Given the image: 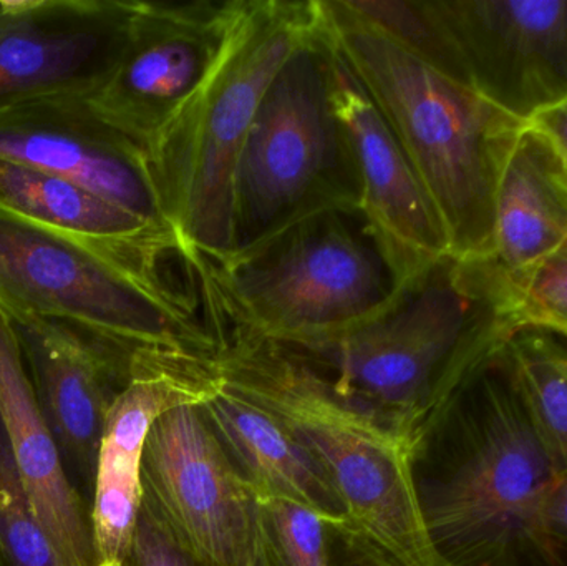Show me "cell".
<instances>
[{
  "label": "cell",
  "instance_id": "cell-7",
  "mask_svg": "<svg viewBox=\"0 0 567 566\" xmlns=\"http://www.w3.org/2000/svg\"><path fill=\"white\" fill-rule=\"evenodd\" d=\"M192 278L255 335L292 349L339 338L402 289L362 213H326L235 265L179 255Z\"/></svg>",
  "mask_w": 567,
  "mask_h": 566
},
{
  "label": "cell",
  "instance_id": "cell-28",
  "mask_svg": "<svg viewBox=\"0 0 567 566\" xmlns=\"http://www.w3.org/2000/svg\"><path fill=\"white\" fill-rule=\"evenodd\" d=\"M529 126L548 140L556 155L567 166V99L559 102L558 105L538 113L529 122Z\"/></svg>",
  "mask_w": 567,
  "mask_h": 566
},
{
  "label": "cell",
  "instance_id": "cell-17",
  "mask_svg": "<svg viewBox=\"0 0 567 566\" xmlns=\"http://www.w3.org/2000/svg\"><path fill=\"white\" fill-rule=\"evenodd\" d=\"M0 418L37 517L62 566H102L92 514L70 487L20 354L0 308Z\"/></svg>",
  "mask_w": 567,
  "mask_h": 566
},
{
  "label": "cell",
  "instance_id": "cell-12",
  "mask_svg": "<svg viewBox=\"0 0 567 566\" xmlns=\"http://www.w3.org/2000/svg\"><path fill=\"white\" fill-rule=\"evenodd\" d=\"M136 0H0V112L95 95L128 45Z\"/></svg>",
  "mask_w": 567,
  "mask_h": 566
},
{
  "label": "cell",
  "instance_id": "cell-1",
  "mask_svg": "<svg viewBox=\"0 0 567 566\" xmlns=\"http://www.w3.org/2000/svg\"><path fill=\"white\" fill-rule=\"evenodd\" d=\"M215 339L219 384L271 414L310 452L336 488L342 537L379 566H449L426 528L412 435L337 391L302 356L255 335L199 288Z\"/></svg>",
  "mask_w": 567,
  "mask_h": 566
},
{
  "label": "cell",
  "instance_id": "cell-4",
  "mask_svg": "<svg viewBox=\"0 0 567 566\" xmlns=\"http://www.w3.org/2000/svg\"><path fill=\"white\" fill-rule=\"evenodd\" d=\"M515 335L503 315L499 285L485 259H439L405 282L389 308L307 349L340 394L415 439L423 425L486 356Z\"/></svg>",
  "mask_w": 567,
  "mask_h": 566
},
{
  "label": "cell",
  "instance_id": "cell-3",
  "mask_svg": "<svg viewBox=\"0 0 567 566\" xmlns=\"http://www.w3.org/2000/svg\"><path fill=\"white\" fill-rule=\"evenodd\" d=\"M323 29L395 133L463 261L492 253L499 179L528 123L436 72L353 16L320 2Z\"/></svg>",
  "mask_w": 567,
  "mask_h": 566
},
{
  "label": "cell",
  "instance_id": "cell-21",
  "mask_svg": "<svg viewBox=\"0 0 567 566\" xmlns=\"http://www.w3.org/2000/svg\"><path fill=\"white\" fill-rule=\"evenodd\" d=\"M506 351L543 434L567 467V339L523 329L506 341Z\"/></svg>",
  "mask_w": 567,
  "mask_h": 566
},
{
  "label": "cell",
  "instance_id": "cell-15",
  "mask_svg": "<svg viewBox=\"0 0 567 566\" xmlns=\"http://www.w3.org/2000/svg\"><path fill=\"white\" fill-rule=\"evenodd\" d=\"M333 105L359 173L360 213L405 285L450 255L445 226L395 133L337 52Z\"/></svg>",
  "mask_w": 567,
  "mask_h": 566
},
{
  "label": "cell",
  "instance_id": "cell-6",
  "mask_svg": "<svg viewBox=\"0 0 567 566\" xmlns=\"http://www.w3.org/2000/svg\"><path fill=\"white\" fill-rule=\"evenodd\" d=\"M333 62L319 0L317 25L276 73L243 145L223 266L256 255L307 219L360 213L359 173L333 105Z\"/></svg>",
  "mask_w": 567,
  "mask_h": 566
},
{
  "label": "cell",
  "instance_id": "cell-16",
  "mask_svg": "<svg viewBox=\"0 0 567 566\" xmlns=\"http://www.w3.org/2000/svg\"><path fill=\"white\" fill-rule=\"evenodd\" d=\"M205 352L136 349L132 375L106 418L92 522L100 565L125 564L142 508V462L156 419L205 395Z\"/></svg>",
  "mask_w": 567,
  "mask_h": 566
},
{
  "label": "cell",
  "instance_id": "cell-22",
  "mask_svg": "<svg viewBox=\"0 0 567 566\" xmlns=\"http://www.w3.org/2000/svg\"><path fill=\"white\" fill-rule=\"evenodd\" d=\"M367 25L442 75L470 86L455 42L432 0H342Z\"/></svg>",
  "mask_w": 567,
  "mask_h": 566
},
{
  "label": "cell",
  "instance_id": "cell-31",
  "mask_svg": "<svg viewBox=\"0 0 567 566\" xmlns=\"http://www.w3.org/2000/svg\"><path fill=\"white\" fill-rule=\"evenodd\" d=\"M120 566H125V565H120Z\"/></svg>",
  "mask_w": 567,
  "mask_h": 566
},
{
  "label": "cell",
  "instance_id": "cell-25",
  "mask_svg": "<svg viewBox=\"0 0 567 566\" xmlns=\"http://www.w3.org/2000/svg\"><path fill=\"white\" fill-rule=\"evenodd\" d=\"M498 281L513 331L539 329L567 339V241L532 271Z\"/></svg>",
  "mask_w": 567,
  "mask_h": 566
},
{
  "label": "cell",
  "instance_id": "cell-26",
  "mask_svg": "<svg viewBox=\"0 0 567 566\" xmlns=\"http://www.w3.org/2000/svg\"><path fill=\"white\" fill-rule=\"evenodd\" d=\"M125 566H202L173 544L140 508L132 548Z\"/></svg>",
  "mask_w": 567,
  "mask_h": 566
},
{
  "label": "cell",
  "instance_id": "cell-27",
  "mask_svg": "<svg viewBox=\"0 0 567 566\" xmlns=\"http://www.w3.org/2000/svg\"><path fill=\"white\" fill-rule=\"evenodd\" d=\"M545 528L559 565L567 566V467L546 502Z\"/></svg>",
  "mask_w": 567,
  "mask_h": 566
},
{
  "label": "cell",
  "instance_id": "cell-20",
  "mask_svg": "<svg viewBox=\"0 0 567 566\" xmlns=\"http://www.w3.org/2000/svg\"><path fill=\"white\" fill-rule=\"evenodd\" d=\"M0 206L37 225L122 253L142 265L182 253L178 238L82 186L0 156Z\"/></svg>",
  "mask_w": 567,
  "mask_h": 566
},
{
  "label": "cell",
  "instance_id": "cell-30",
  "mask_svg": "<svg viewBox=\"0 0 567 566\" xmlns=\"http://www.w3.org/2000/svg\"><path fill=\"white\" fill-rule=\"evenodd\" d=\"M559 159H561V158H559ZM561 175H563V179H565V183L567 186V166L563 162H561Z\"/></svg>",
  "mask_w": 567,
  "mask_h": 566
},
{
  "label": "cell",
  "instance_id": "cell-9",
  "mask_svg": "<svg viewBox=\"0 0 567 566\" xmlns=\"http://www.w3.org/2000/svg\"><path fill=\"white\" fill-rule=\"evenodd\" d=\"M142 511L196 564L251 566L258 498L195 404L150 429Z\"/></svg>",
  "mask_w": 567,
  "mask_h": 566
},
{
  "label": "cell",
  "instance_id": "cell-18",
  "mask_svg": "<svg viewBox=\"0 0 567 566\" xmlns=\"http://www.w3.org/2000/svg\"><path fill=\"white\" fill-rule=\"evenodd\" d=\"M208 354L203 361L205 395L196 408L256 498L299 505L343 535L346 511L326 472L281 422L219 384Z\"/></svg>",
  "mask_w": 567,
  "mask_h": 566
},
{
  "label": "cell",
  "instance_id": "cell-2",
  "mask_svg": "<svg viewBox=\"0 0 567 566\" xmlns=\"http://www.w3.org/2000/svg\"><path fill=\"white\" fill-rule=\"evenodd\" d=\"M442 445L419 481L426 528L449 566H561L545 507L566 464L543 434L506 342L423 425Z\"/></svg>",
  "mask_w": 567,
  "mask_h": 566
},
{
  "label": "cell",
  "instance_id": "cell-11",
  "mask_svg": "<svg viewBox=\"0 0 567 566\" xmlns=\"http://www.w3.org/2000/svg\"><path fill=\"white\" fill-rule=\"evenodd\" d=\"M3 312L19 342L66 481L92 514L106 418L128 384L136 349L72 322L22 311Z\"/></svg>",
  "mask_w": 567,
  "mask_h": 566
},
{
  "label": "cell",
  "instance_id": "cell-29",
  "mask_svg": "<svg viewBox=\"0 0 567 566\" xmlns=\"http://www.w3.org/2000/svg\"><path fill=\"white\" fill-rule=\"evenodd\" d=\"M352 566H379V565L373 564V562L370 560V558H367L365 555L359 554V552H357L355 558H353Z\"/></svg>",
  "mask_w": 567,
  "mask_h": 566
},
{
  "label": "cell",
  "instance_id": "cell-10",
  "mask_svg": "<svg viewBox=\"0 0 567 566\" xmlns=\"http://www.w3.org/2000/svg\"><path fill=\"white\" fill-rule=\"evenodd\" d=\"M243 0L140 2L128 45L95 112L148 155L215 69Z\"/></svg>",
  "mask_w": 567,
  "mask_h": 566
},
{
  "label": "cell",
  "instance_id": "cell-5",
  "mask_svg": "<svg viewBox=\"0 0 567 566\" xmlns=\"http://www.w3.org/2000/svg\"><path fill=\"white\" fill-rule=\"evenodd\" d=\"M317 20L319 0H243L215 69L150 150L179 255L199 253L216 265L228 259L243 145L266 90Z\"/></svg>",
  "mask_w": 567,
  "mask_h": 566
},
{
  "label": "cell",
  "instance_id": "cell-24",
  "mask_svg": "<svg viewBox=\"0 0 567 566\" xmlns=\"http://www.w3.org/2000/svg\"><path fill=\"white\" fill-rule=\"evenodd\" d=\"M0 566H62L37 517L0 418Z\"/></svg>",
  "mask_w": 567,
  "mask_h": 566
},
{
  "label": "cell",
  "instance_id": "cell-23",
  "mask_svg": "<svg viewBox=\"0 0 567 566\" xmlns=\"http://www.w3.org/2000/svg\"><path fill=\"white\" fill-rule=\"evenodd\" d=\"M326 531L299 505L258 498L251 566H330Z\"/></svg>",
  "mask_w": 567,
  "mask_h": 566
},
{
  "label": "cell",
  "instance_id": "cell-8",
  "mask_svg": "<svg viewBox=\"0 0 567 566\" xmlns=\"http://www.w3.org/2000/svg\"><path fill=\"white\" fill-rule=\"evenodd\" d=\"M0 308L82 326L133 349L212 352L196 302L138 263L0 206Z\"/></svg>",
  "mask_w": 567,
  "mask_h": 566
},
{
  "label": "cell",
  "instance_id": "cell-13",
  "mask_svg": "<svg viewBox=\"0 0 567 566\" xmlns=\"http://www.w3.org/2000/svg\"><path fill=\"white\" fill-rule=\"evenodd\" d=\"M470 86L522 122L567 99V0H432Z\"/></svg>",
  "mask_w": 567,
  "mask_h": 566
},
{
  "label": "cell",
  "instance_id": "cell-19",
  "mask_svg": "<svg viewBox=\"0 0 567 566\" xmlns=\"http://www.w3.org/2000/svg\"><path fill=\"white\" fill-rule=\"evenodd\" d=\"M567 241V186L548 140L526 126L499 179L492 253L503 279L525 275Z\"/></svg>",
  "mask_w": 567,
  "mask_h": 566
},
{
  "label": "cell",
  "instance_id": "cell-14",
  "mask_svg": "<svg viewBox=\"0 0 567 566\" xmlns=\"http://www.w3.org/2000/svg\"><path fill=\"white\" fill-rule=\"evenodd\" d=\"M0 156L55 173L173 233L145 150L105 122L89 99L59 96L2 110Z\"/></svg>",
  "mask_w": 567,
  "mask_h": 566
}]
</instances>
